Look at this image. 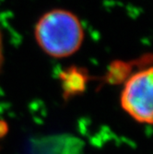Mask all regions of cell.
Returning <instances> with one entry per match:
<instances>
[{"label":"cell","instance_id":"1","mask_svg":"<svg viewBox=\"0 0 153 154\" xmlns=\"http://www.w3.org/2000/svg\"><path fill=\"white\" fill-rule=\"evenodd\" d=\"M34 35L38 45L44 53L54 58H64L78 51L85 33L74 13L55 8L38 20Z\"/></svg>","mask_w":153,"mask_h":154},{"label":"cell","instance_id":"2","mask_svg":"<svg viewBox=\"0 0 153 154\" xmlns=\"http://www.w3.org/2000/svg\"><path fill=\"white\" fill-rule=\"evenodd\" d=\"M152 68L138 71L124 84L121 95L123 109L136 121L152 123Z\"/></svg>","mask_w":153,"mask_h":154},{"label":"cell","instance_id":"3","mask_svg":"<svg viewBox=\"0 0 153 154\" xmlns=\"http://www.w3.org/2000/svg\"><path fill=\"white\" fill-rule=\"evenodd\" d=\"M3 63V42H2V35L0 32V68H1Z\"/></svg>","mask_w":153,"mask_h":154},{"label":"cell","instance_id":"4","mask_svg":"<svg viewBox=\"0 0 153 154\" xmlns=\"http://www.w3.org/2000/svg\"><path fill=\"white\" fill-rule=\"evenodd\" d=\"M0 127H1V125H0ZM2 131V129H1V128H0V132H1Z\"/></svg>","mask_w":153,"mask_h":154}]
</instances>
